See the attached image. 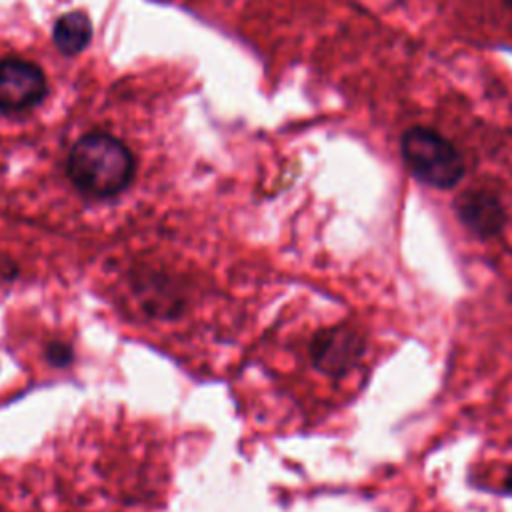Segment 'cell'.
I'll return each mask as SVG.
<instances>
[{
  "mask_svg": "<svg viewBox=\"0 0 512 512\" xmlns=\"http://www.w3.org/2000/svg\"><path fill=\"white\" fill-rule=\"evenodd\" d=\"M400 152L410 174L432 188L450 190L466 172L460 150L428 126H410L400 136Z\"/></svg>",
  "mask_w": 512,
  "mask_h": 512,
  "instance_id": "2",
  "label": "cell"
},
{
  "mask_svg": "<svg viewBox=\"0 0 512 512\" xmlns=\"http://www.w3.org/2000/svg\"><path fill=\"white\" fill-rule=\"evenodd\" d=\"M140 294H142V304L148 310V314L152 316H160V318H168L172 314H176L182 308V300L180 296H176L170 288V284L164 282V278H140Z\"/></svg>",
  "mask_w": 512,
  "mask_h": 512,
  "instance_id": "7",
  "label": "cell"
},
{
  "mask_svg": "<svg viewBox=\"0 0 512 512\" xmlns=\"http://www.w3.org/2000/svg\"><path fill=\"white\" fill-rule=\"evenodd\" d=\"M364 342L350 326H332L320 330L310 342L312 366L326 376L346 374L362 356Z\"/></svg>",
  "mask_w": 512,
  "mask_h": 512,
  "instance_id": "4",
  "label": "cell"
},
{
  "mask_svg": "<svg viewBox=\"0 0 512 512\" xmlns=\"http://www.w3.org/2000/svg\"><path fill=\"white\" fill-rule=\"evenodd\" d=\"M48 92L46 76L34 62L22 58L0 60V110L24 112L38 106Z\"/></svg>",
  "mask_w": 512,
  "mask_h": 512,
  "instance_id": "3",
  "label": "cell"
},
{
  "mask_svg": "<svg viewBox=\"0 0 512 512\" xmlns=\"http://www.w3.org/2000/svg\"><path fill=\"white\" fill-rule=\"evenodd\" d=\"M92 38V22L90 18L80 12H66L62 14L52 30V40L54 46L64 54V56H74L82 52Z\"/></svg>",
  "mask_w": 512,
  "mask_h": 512,
  "instance_id": "6",
  "label": "cell"
},
{
  "mask_svg": "<svg viewBox=\"0 0 512 512\" xmlns=\"http://www.w3.org/2000/svg\"><path fill=\"white\" fill-rule=\"evenodd\" d=\"M44 358L50 366H56V368H64L72 362L74 358V350L72 346H68L66 342H60V340H54V342H48V346L44 348Z\"/></svg>",
  "mask_w": 512,
  "mask_h": 512,
  "instance_id": "8",
  "label": "cell"
},
{
  "mask_svg": "<svg viewBox=\"0 0 512 512\" xmlns=\"http://www.w3.org/2000/svg\"><path fill=\"white\" fill-rule=\"evenodd\" d=\"M454 212L460 224L482 240L498 236L506 224V210L500 198L480 188H470L458 194L454 200Z\"/></svg>",
  "mask_w": 512,
  "mask_h": 512,
  "instance_id": "5",
  "label": "cell"
},
{
  "mask_svg": "<svg viewBox=\"0 0 512 512\" xmlns=\"http://www.w3.org/2000/svg\"><path fill=\"white\" fill-rule=\"evenodd\" d=\"M504 2H506V4L512 8V0H504Z\"/></svg>",
  "mask_w": 512,
  "mask_h": 512,
  "instance_id": "10",
  "label": "cell"
},
{
  "mask_svg": "<svg viewBox=\"0 0 512 512\" xmlns=\"http://www.w3.org/2000/svg\"><path fill=\"white\" fill-rule=\"evenodd\" d=\"M500 492H504V494H512V466L506 470V474H504V478H502Z\"/></svg>",
  "mask_w": 512,
  "mask_h": 512,
  "instance_id": "9",
  "label": "cell"
},
{
  "mask_svg": "<svg viewBox=\"0 0 512 512\" xmlns=\"http://www.w3.org/2000/svg\"><path fill=\"white\" fill-rule=\"evenodd\" d=\"M66 174L84 196L114 198L134 178V156L124 142L110 134H86L72 146Z\"/></svg>",
  "mask_w": 512,
  "mask_h": 512,
  "instance_id": "1",
  "label": "cell"
}]
</instances>
